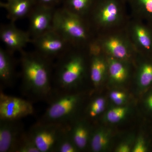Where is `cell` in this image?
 <instances>
[{"mask_svg":"<svg viewBox=\"0 0 152 152\" xmlns=\"http://www.w3.org/2000/svg\"><path fill=\"white\" fill-rule=\"evenodd\" d=\"M20 53L22 93L32 101L49 103L55 96L53 60L36 51Z\"/></svg>","mask_w":152,"mask_h":152,"instance_id":"1","label":"cell"},{"mask_svg":"<svg viewBox=\"0 0 152 152\" xmlns=\"http://www.w3.org/2000/svg\"><path fill=\"white\" fill-rule=\"evenodd\" d=\"M89 49L73 47L54 64L53 86L55 96L75 92L86 77L88 78Z\"/></svg>","mask_w":152,"mask_h":152,"instance_id":"2","label":"cell"},{"mask_svg":"<svg viewBox=\"0 0 152 152\" xmlns=\"http://www.w3.org/2000/svg\"><path fill=\"white\" fill-rule=\"evenodd\" d=\"M125 0H95L85 18L96 37L124 29L130 15Z\"/></svg>","mask_w":152,"mask_h":152,"instance_id":"3","label":"cell"},{"mask_svg":"<svg viewBox=\"0 0 152 152\" xmlns=\"http://www.w3.org/2000/svg\"><path fill=\"white\" fill-rule=\"evenodd\" d=\"M53 28L74 48L89 49L96 37L86 18L62 7L55 10Z\"/></svg>","mask_w":152,"mask_h":152,"instance_id":"4","label":"cell"},{"mask_svg":"<svg viewBox=\"0 0 152 152\" xmlns=\"http://www.w3.org/2000/svg\"><path fill=\"white\" fill-rule=\"evenodd\" d=\"M81 101V96L75 92L56 95L39 121L69 125L77 118Z\"/></svg>","mask_w":152,"mask_h":152,"instance_id":"5","label":"cell"},{"mask_svg":"<svg viewBox=\"0 0 152 152\" xmlns=\"http://www.w3.org/2000/svg\"><path fill=\"white\" fill-rule=\"evenodd\" d=\"M125 29L98 36L96 37L95 43L107 57L134 64L139 55L133 47Z\"/></svg>","mask_w":152,"mask_h":152,"instance_id":"6","label":"cell"},{"mask_svg":"<svg viewBox=\"0 0 152 152\" xmlns=\"http://www.w3.org/2000/svg\"><path fill=\"white\" fill-rule=\"evenodd\" d=\"M68 126L38 121L28 132L40 152H56L58 142Z\"/></svg>","mask_w":152,"mask_h":152,"instance_id":"7","label":"cell"},{"mask_svg":"<svg viewBox=\"0 0 152 152\" xmlns=\"http://www.w3.org/2000/svg\"><path fill=\"white\" fill-rule=\"evenodd\" d=\"M125 31L138 54L152 56V26L131 16Z\"/></svg>","mask_w":152,"mask_h":152,"instance_id":"8","label":"cell"},{"mask_svg":"<svg viewBox=\"0 0 152 152\" xmlns=\"http://www.w3.org/2000/svg\"><path fill=\"white\" fill-rule=\"evenodd\" d=\"M36 51L50 59L58 58L73 47L61 34L53 28L31 39Z\"/></svg>","mask_w":152,"mask_h":152,"instance_id":"9","label":"cell"},{"mask_svg":"<svg viewBox=\"0 0 152 152\" xmlns=\"http://www.w3.org/2000/svg\"><path fill=\"white\" fill-rule=\"evenodd\" d=\"M34 112L31 101L5 94L1 88L0 120L18 121L32 115Z\"/></svg>","mask_w":152,"mask_h":152,"instance_id":"10","label":"cell"},{"mask_svg":"<svg viewBox=\"0 0 152 152\" xmlns=\"http://www.w3.org/2000/svg\"><path fill=\"white\" fill-rule=\"evenodd\" d=\"M56 8L35 5L29 15L28 33L31 39L45 34L53 28Z\"/></svg>","mask_w":152,"mask_h":152,"instance_id":"11","label":"cell"},{"mask_svg":"<svg viewBox=\"0 0 152 152\" xmlns=\"http://www.w3.org/2000/svg\"><path fill=\"white\" fill-rule=\"evenodd\" d=\"M11 22L8 24L3 25L0 30V38L7 47V50L12 53L15 51L21 52L31 38L28 32L19 29Z\"/></svg>","mask_w":152,"mask_h":152,"instance_id":"12","label":"cell"},{"mask_svg":"<svg viewBox=\"0 0 152 152\" xmlns=\"http://www.w3.org/2000/svg\"><path fill=\"white\" fill-rule=\"evenodd\" d=\"M24 131L20 120H0V152H14L17 142Z\"/></svg>","mask_w":152,"mask_h":152,"instance_id":"13","label":"cell"},{"mask_svg":"<svg viewBox=\"0 0 152 152\" xmlns=\"http://www.w3.org/2000/svg\"><path fill=\"white\" fill-rule=\"evenodd\" d=\"M12 53L7 50L0 49L1 88L13 86L15 80V64Z\"/></svg>","mask_w":152,"mask_h":152,"instance_id":"14","label":"cell"},{"mask_svg":"<svg viewBox=\"0 0 152 152\" xmlns=\"http://www.w3.org/2000/svg\"><path fill=\"white\" fill-rule=\"evenodd\" d=\"M1 7L7 12V16L11 22L28 16L35 6L34 0H10L0 3Z\"/></svg>","mask_w":152,"mask_h":152,"instance_id":"15","label":"cell"},{"mask_svg":"<svg viewBox=\"0 0 152 152\" xmlns=\"http://www.w3.org/2000/svg\"><path fill=\"white\" fill-rule=\"evenodd\" d=\"M76 119L68 125V129L74 143L79 151H84L89 146L92 132L84 121Z\"/></svg>","mask_w":152,"mask_h":152,"instance_id":"16","label":"cell"},{"mask_svg":"<svg viewBox=\"0 0 152 152\" xmlns=\"http://www.w3.org/2000/svg\"><path fill=\"white\" fill-rule=\"evenodd\" d=\"M107 75L112 81L121 83L126 81L129 77L130 65L133 63L107 57Z\"/></svg>","mask_w":152,"mask_h":152,"instance_id":"17","label":"cell"},{"mask_svg":"<svg viewBox=\"0 0 152 152\" xmlns=\"http://www.w3.org/2000/svg\"><path fill=\"white\" fill-rule=\"evenodd\" d=\"M131 16L152 26V0H125Z\"/></svg>","mask_w":152,"mask_h":152,"instance_id":"18","label":"cell"},{"mask_svg":"<svg viewBox=\"0 0 152 152\" xmlns=\"http://www.w3.org/2000/svg\"><path fill=\"white\" fill-rule=\"evenodd\" d=\"M142 56L143 60L141 61L139 55L140 61L136 68V78L140 86L146 88L152 84V56Z\"/></svg>","mask_w":152,"mask_h":152,"instance_id":"19","label":"cell"},{"mask_svg":"<svg viewBox=\"0 0 152 152\" xmlns=\"http://www.w3.org/2000/svg\"><path fill=\"white\" fill-rule=\"evenodd\" d=\"M95 0H64L62 7L79 16L86 18Z\"/></svg>","mask_w":152,"mask_h":152,"instance_id":"20","label":"cell"},{"mask_svg":"<svg viewBox=\"0 0 152 152\" xmlns=\"http://www.w3.org/2000/svg\"><path fill=\"white\" fill-rule=\"evenodd\" d=\"M108 133L103 129H97L92 132L90 138L89 148L93 152H98L105 150L110 142Z\"/></svg>","mask_w":152,"mask_h":152,"instance_id":"21","label":"cell"},{"mask_svg":"<svg viewBox=\"0 0 152 152\" xmlns=\"http://www.w3.org/2000/svg\"><path fill=\"white\" fill-rule=\"evenodd\" d=\"M14 152H40L28 131H24L17 142Z\"/></svg>","mask_w":152,"mask_h":152,"instance_id":"22","label":"cell"},{"mask_svg":"<svg viewBox=\"0 0 152 152\" xmlns=\"http://www.w3.org/2000/svg\"><path fill=\"white\" fill-rule=\"evenodd\" d=\"M79 151L71 137L68 126L58 142L56 152H77Z\"/></svg>","mask_w":152,"mask_h":152,"instance_id":"23","label":"cell"},{"mask_svg":"<svg viewBox=\"0 0 152 152\" xmlns=\"http://www.w3.org/2000/svg\"><path fill=\"white\" fill-rule=\"evenodd\" d=\"M105 101L102 97L95 98L88 105L86 114L89 118H94L104 110Z\"/></svg>","mask_w":152,"mask_h":152,"instance_id":"24","label":"cell"},{"mask_svg":"<svg viewBox=\"0 0 152 152\" xmlns=\"http://www.w3.org/2000/svg\"><path fill=\"white\" fill-rule=\"evenodd\" d=\"M127 111V109L124 107H118L110 110L107 114V120L110 122H118L123 119Z\"/></svg>","mask_w":152,"mask_h":152,"instance_id":"25","label":"cell"},{"mask_svg":"<svg viewBox=\"0 0 152 152\" xmlns=\"http://www.w3.org/2000/svg\"><path fill=\"white\" fill-rule=\"evenodd\" d=\"M35 5H40L56 8V6L62 3L64 0H34Z\"/></svg>","mask_w":152,"mask_h":152,"instance_id":"26","label":"cell"},{"mask_svg":"<svg viewBox=\"0 0 152 152\" xmlns=\"http://www.w3.org/2000/svg\"><path fill=\"white\" fill-rule=\"evenodd\" d=\"M147 151V148L145 142L143 139L140 138L137 141L134 147L133 152H145Z\"/></svg>","mask_w":152,"mask_h":152,"instance_id":"27","label":"cell"},{"mask_svg":"<svg viewBox=\"0 0 152 152\" xmlns=\"http://www.w3.org/2000/svg\"><path fill=\"white\" fill-rule=\"evenodd\" d=\"M110 98L112 101H113L121 98H126V95L124 93L122 92L114 91L110 93Z\"/></svg>","mask_w":152,"mask_h":152,"instance_id":"28","label":"cell"},{"mask_svg":"<svg viewBox=\"0 0 152 152\" xmlns=\"http://www.w3.org/2000/svg\"><path fill=\"white\" fill-rule=\"evenodd\" d=\"M130 147L127 144H122L117 148L118 152H129L130 151Z\"/></svg>","mask_w":152,"mask_h":152,"instance_id":"29","label":"cell"},{"mask_svg":"<svg viewBox=\"0 0 152 152\" xmlns=\"http://www.w3.org/2000/svg\"><path fill=\"white\" fill-rule=\"evenodd\" d=\"M146 104L148 108L152 111V94H150L147 98Z\"/></svg>","mask_w":152,"mask_h":152,"instance_id":"30","label":"cell"},{"mask_svg":"<svg viewBox=\"0 0 152 152\" xmlns=\"http://www.w3.org/2000/svg\"><path fill=\"white\" fill-rule=\"evenodd\" d=\"M125 100H126V98H124L115 100L113 101V102L116 104L119 105L122 104L124 103Z\"/></svg>","mask_w":152,"mask_h":152,"instance_id":"31","label":"cell"},{"mask_svg":"<svg viewBox=\"0 0 152 152\" xmlns=\"http://www.w3.org/2000/svg\"><path fill=\"white\" fill-rule=\"evenodd\" d=\"M10 1V0H6V1Z\"/></svg>","mask_w":152,"mask_h":152,"instance_id":"32","label":"cell"}]
</instances>
